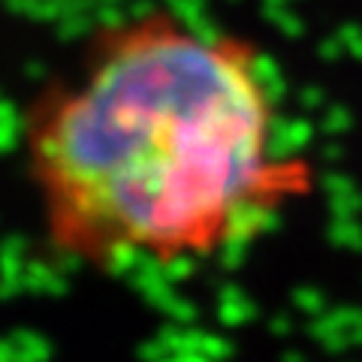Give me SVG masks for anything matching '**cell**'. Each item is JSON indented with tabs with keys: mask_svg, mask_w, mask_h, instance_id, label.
I'll return each instance as SVG.
<instances>
[{
	"mask_svg": "<svg viewBox=\"0 0 362 362\" xmlns=\"http://www.w3.org/2000/svg\"><path fill=\"white\" fill-rule=\"evenodd\" d=\"M49 251L106 272L178 266L257 239L314 187L278 151L259 49L148 6L103 21L21 118Z\"/></svg>",
	"mask_w": 362,
	"mask_h": 362,
	"instance_id": "obj_1",
	"label": "cell"
}]
</instances>
